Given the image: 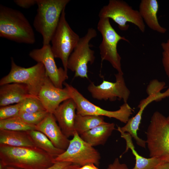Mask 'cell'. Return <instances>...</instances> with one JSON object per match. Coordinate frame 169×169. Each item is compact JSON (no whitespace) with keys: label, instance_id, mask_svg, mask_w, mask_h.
<instances>
[{"label":"cell","instance_id":"6da1fadb","mask_svg":"<svg viewBox=\"0 0 169 169\" xmlns=\"http://www.w3.org/2000/svg\"><path fill=\"white\" fill-rule=\"evenodd\" d=\"M54 158L37 147H15L0 144V162L19 169H44L55 162Z\"/></svg>","mask_w":169,"mask_h":169},{"label":"cell","instance_id":"7402d4cb","mask_svg":"<svg viewBox=\"0 0 169 169\" xmlns=\"http://www.w3.org/2000/svg\"><path fill=\"white\" fill-rule=\"evenodd\" d=\"M120 132L121 137L125 140L126 143V149L124 153L130 149L135 156L136 164L134 167L131 169H155L159 164L163 162L156 158H146L139 155L135 149L131 136L128 133Z\"/></svg>","mask_w":169,"mask_h":169},{"label":"cell","instance_id":"5b68a950","mask_svg":"<svg viewBox=\"0 0 169 169\" xmlns=\"http://www.w3.org/2000/svg\"><path fill=\"white\" fill-rule=\"evenodd\" d=\"M11 68L9 73L0 80V86L17 83L26 85L30 94L38 97V94L47 77L44 65L37 63L35 65L25 68L18 65L11 57Z\"/></svg>","mask_w":169,"mask_h":169},{"label":"cell","instance_id":"8fae6325","mask_svg":"<svg viewBox=\"0 0 169 169\" xmlns=\"http://www.w3.org/2000/svg\"><path fill=\"white\" fill-rule=\"evenodd\" d=\"M100 157L98 151L75 131L67 149L55 157L54 161L69 162L81 166L91 163L98 166Z\"/></svg>","mask_w":169,"mask_h":169},{"label":"cell","instance_id":"f546056e","mask_svg":"<svg viewBox=\"0 0 169 169\" xmlns=\"http://www.w3.org/2000/svg\"><path fill=\"white\" fill-rule=\"evenodd\" d=\"M166 84L164 82H160L156 79L152 80L149 84L146 89L148 95L153 94L159 93L165 88Z\"/></svg>","mask_w":169,"mask_h":169},{"label":"cell","instance_id":"1f68e13d","mask_svg":"<svg viewBox=\"0 0 169 169\" xmlns=\"http://www.w3.org/2000/svg\"><path fill=\"white\" fill-rule=\"evenodd\" d=\"M73 164L67 162L56 161L51 166L44 169H68Z\"/></svg>","mask_w":169,"mask_h":169},{"label":"cell","instance_id":"7c38bea8","mask_svg":"<svg viewBox=\"0 0 169 169\" xmlns=\"http://www.w3.org/2000/svg\"><path fill=\"white\" fill-rule=\"evenodd\" d=\"M115 75V82L103 79L99 85H96L92 82L89 85L88 90L93 98L111 101L118 99L123 100L124 103H127L130 92L126 85L123 74L117 73Z\"/></svg>","mask_w":169,"mask_h":169},{"label":"cell","instance_id":"e575fe53","mask_svg":"<svg viewBox=\"0 0 169 169\" xmlns=\"http://www.w3.org/2000/svg\"><path fill=\"white\" fill-rule=\"evenodd\" d=\"M155 169H169V163L163 162L159 164Z\"/></svg>","mask_w":169,"mask_h":169},{"label":"cell","instance_id":"9a60e30c","mask_svg":"<svg viewBox=\"0 0 169 169\" xmlns=\"http://www.w3.org/2000/svg\"><path fill=\"white\" fill-rule=\"evenodd\" d=\"M53 114L48 113L44 119L36 125V130L44 134L56 148L65 150L70 140L63 133Z\"/></svg>","mask_w":169,"mask_h":169},{"label":"cell","instance_id":"74e56055","mask_svg":"<svg viewBox=\"0 0 169 169\" xmlns=\"http://www.w3.org/2000/svg\"><path fill=\"white\" fill-rule=\"evenodd\" d=\"M166 118L168 120V121L169 122V116H168L167 117H166Z\"/></svg>","mask_w":169,"mask_h":169},{"label":"cell","instance_id":"30bf717a","mask_svg":"<svg viewBox=\"0 0 169 169\" xmlns=\"http://www.w3.org/2000/svg\"><path fill=\"white\" fill-rule=\"evenodd\" d=\"M97 35L96 30L88 29L87 33L79 40L70 55L67 69L74 72V77L88 79V64H92L95 59V51L90 49V42Z\"/></svg>","mask_w":169,"mask_h":169},{"label":"cell","instance_id":"e0dca14e","mask_svg":"<svg viewBox=\"0 0 169 169\" xmlns=\"http://www.w3.org/2000/svg\"><path fill=\"white\" fill-rule=\"evenodd\" d=\"M156 97L155 96L149 95L141 100L138 106L140 109L137 114L134 116L130 118L124 126L117 127V130L119 132L128 133L135 140L137 145L143 148L146 147V141L138 136L137 131L144 109L149 104L156 101Z\"/></svg>","mask_w":169,"mask_h":169},{"label":"cell","instance_id":"52a82bcc","mask_svg":"<svg viewBox=\"0 0 169 169\" xmlns=\"http://www.w3.org/2000/svg\"><path fill=\"white\" fill-rule=\"evenodd\" d=\"M63 84L68 90L71 98L75 103L77 114L105 116L126 124L133 113V110L127 103H124L115 111L105 110L91 103L71 85L65 82Z\"/></svg>","mask_w":169,"mask_h":169},{"label":"cell","instance_id":"f1b7e54d","mask_svg":"<svg viewBox=\"0 0 169 169\" xmlns=\"http://www.w3.org/2000/svg\"><path fill=\"white\" fill-rule=\"evenodd\" d=\"M161 46L162 49V64L169 80V38L166 41L161 43Z\"/></svg>","mask_w":169,"mask_h":169},{"label":"cell","instance_id":"7a4b0ae2","mask_svg":"<svg viewBox=\"0 0 169 169\" xmlns=\"http://www.w3.org/2000/svg\"><path fill=\"white\" fill-rule=\"evenodd\" d=\"M0 37L20 43L33 44V28L20 11L0 5Z\"/></svg>","mask_w":169,"mask_h":169},{"label":"cell","instance_id":"5bb4252c","mask_svg":"<svg viewBox=\"0 0 169 169\" xmlns=\"http://www.w3.org/2000/svg\"><path fill=\"white\" fill-rule=\"evenodd\" d=\"M46 111L53 114L63 102L71 98L67 89L56 87L47 76L38 95Z\"/></svg>","mask_w":169,"mask_h":169},{"label":"cell","instance_id":"4dcf8cb0","mask_svg":"<svg viewBox=\"0 0 169 169\" xmlns=\"http://www.w3.org/2000/svg\"><path fill=\"white\" fill-rule=\"evenodd\" d=\"M13 2L18 6L23 8H28L37 4V0H15Z\"/></svg>","mask_w":169,"mask_h":169},{"label":"cell","instance_id":"9c48e42d","mask_svg":"<svg viewBox=\"0 0 169 169\" xmlns=\"http://www.w3.org/2000/svg\"><path fill=\"white\" fill-rule=\"evenodd\" d=\"M100 18L112 19L118 25L119 29L126 31L129 27L127 22L136 26L142 33L145 25L138 11L133 9L125 2L120 0H110L107 5L103 7L98 15Z\"/></svg>","mask_w":169,"mask_h":169},{"label":"cell","instance_id":"484cf974","mask_svg":"<svg viewBox=\"0 0 169 169\" xmlns=\"http://www.w3.org/2000/svg\"><path fill=\"white\" fill-rule=\"evenodd\" d=\"M20 112L35 113L46 110L38 97L31 95L20 102Z\"/></svg>","mask_w":169,"mask_h":169},{"label":"cell","instance_id":"836d02e7","mask_svg":"<svg viewBox=\"0 0 169 169\" xmlns=\"http://www.w3.org/2000/svg\"><path fill=\"white\" fill-rule=\"evenodd\" d=\"M95 164L89 163L79 167L77 169H99Z\"/></svg>","mask_w":169,"mask_h":169},{"label":"cell","instance_id":"8d00e7d4","mask_svg":"<svg viewBox=\"0 0 169 169\" xmlns=\"http://www.w3.org/2000/svg\"><path fill=\"white\" fill-rule=\"evenodd\" d=\"M4 169H19L18 168H15L11 166H4Z\"/></svg>","mask_w":169,"mask_h":169},{"label":"cell","instance_id":"3957f363","mask_svg":"<svg viewBox=\"0 0 169 169\" xmlns=\"http://www.w3.org/2000/svg\"><path fill=\"white\" fill-rule=\"evenodd\" d=\"M37 13L33 25L43 37V45L50 44L63 10L69 0H37Z\"/></svg>","mask_w":169,"mask_h":169},{"label":"cell","instance_id":"603a6c76","mask_svg":"<svg viewBox=\"0 0 169 169\" xmlns=\"http://www.w3.org/2000/svg\"><path fill=\"white\" fill-rule=\"evenodd\" d=\"M35 145L55 158L65 150L56 147L43 133L36 130L27 131Z\"/></svg>","mask_w":169,"mask_h":169},{"label":"cell","instance_id":"44dd1931","mask_svg":"<svg viewBox=\"0 0 169 169\" xmlns=\"http://www.w3.org/2000/svg\"><path fill=\"white\" fill-rule=\"evenodd\" d=\"M0 144L15 147L36 146L27 131L5 130H0Z\"/></svg>","mask_w":169,"mask_h":169},{"label":"cell","instance_id":"4316f807","mask_svg":"<svg viewBox=\"0 0 169 169\" xmlns=\"http://www.w3.org/2000/svg\"><path fill=\"white\" fill-rule=\"evenodd\" d=\"M48 113L46 110L32 113L20 112L18 116L25 122L36 126L44 119Z\"/></svg>","mask_w":169,"mask_h":169},{"label":"cell","instance_id":"d590c367","mask_svg":"<svg viewBox=\"0 0 169 169\" xmlns=\"http://www.w3.org/2000/svg\"><path fill=\"white\" fill-rule=\"evenodd\" d=\"M80 166H81L73 164L68 169H77Z\"/></svg>","mask_w":169,"mask_h":169},{"label":"cell","instance_id":"2e32d148","mask_svg":"<svg viewBox=\"0 0 169 169\" xmlns=\"http://www.w3.org/2000/svg\"><path fill=\"white\" fill-rule=\"evenodd\" d=\"M76 110V104L71 98L61 103L53 113L63 133L68 138L73 136L75 132Z\"/></svg>","mask_w":169,"mask_h":169},{"label":"cell","instance_id":"ba28073f","mask_svg":"<svg viewBox=\"0 0 169 169\" xmlns=\"http://www.w3.org/2000/svg\"><path fill=\"white\" fill-rule=\"evenodd\" d=\"M97 28L102 38L99 46L101 61H108L118 73L123 74L121 66V58L118 52L117 46L120 40L128 43L129 41L116 32L111 25L109 18H100Z\"/></svg>","mask_w":169,"mask_h":169},{"label":"cell","instance_id":"d4e9b609","mask_svg":"<svg viewBox=\"0 0 169 169\" xmlns=\"http://www.w3.org/2000/svg\"><path fill=\"white\" fill-rule=\"evenodd\" d=\"M0 130L28 131L36 130V126L25 122L17 116L0 120Z\"/></svg>","mask_w":169,"mask_h":169},{"label":"cell","instance_id":"277c9868","mask_svg":"<svg viewBox=\"0 0 169 169\" xmlns=\"http://www.w3.org/2000/svg\"><path fill=\"white\" fill-rule=\"evenodd\" d=\"M146 135L150 156L169 163V122L166 117L158 111L154 112Z\"/></svg>","mask_w":169,"mask_h":169},{"label":"cell","instance_id":"cb8c5ba5","mask_svg":"<svg viewBox=\"0 0 169 169\" xmlns=\"http://www.w3.org/2000/svg\"><path fill=\"white\" fill-rule=\"evenodd\" d=\"M105 122L102 116L76 114L74 129L80 135Z\"/></svg>","mask_w":169,"mask_h":169},{"label":"cell","instance_id":"4fadbf2b","mask_svg":"<svg viewBox=\"0 0 169 169\" xmlns=\"http://www.w3.org/2000/svg\"><path fill=\"white\" fill-rule=\"evenodd\" d=\"M29 55L37 63L44 65L47 76L55 86L63 88L64 83L68 77L67 72L62 68L57 67L51 45H43L41 48L33 49Z\"/></svg>","mask_w":169,"mask_h":169},{"label":"cell","instance_id":"d6986e66","mask_svg":"<svg viewBox=\"0 0 169 169\" xmlns=\"http://www.w3.org/2000/svg\"><path fill=\"white\" fill-rule=\"evenodd\" d=\"M159 7L156 0H142L138 11L143 21L151 29L163 34L166 32V29L158 22L157 13Z\"/></svg>","mask_w":169,"mask_h":169},{"label":"cell","instance_id":"ac0fdd59","mask_svg":"<svg viewBox=\"0 0 169 169\" xmlns=\"http://www.w3.org/2000/svg\"><path fill=\"white\" fill-rule=\"evenodd\" d=\"M31 95H32L30 94L27 86L25 84L11 83L1 85L0 106L19 103Z\"/></svg>","mask_w":169,"mask_h":169},{"label":"cell","instance_id":"ffe728a7","mask_svg":"<svg viewBox=\"0 0 169 169\" xmlns=\"http://www.w3.org/2000/svg\"><path fill=\"white\" fill-rule=\"evenodd\" d=\"M115 129L114 123L106 122L79 135L83 140L94 147L104 145Z\"/></svg>","mask_w":169,"mask_h":169},{"label":"cell","instance_id":"8992f818","mask_svg":"<svg viewBox=\"0 0 169 169\" xmlns=\"http://www.w3.org/2000/svg\"><path fill=\"white\" fill-rule=\"evenodd\" d=\"M80 38L70 27L65 18V8L51 40V49L55 58L61 61L64 70L67 72L69 58L77 45Z\"/></svg>","mask_w":169,"mask_h":169},{"label":"cell","instance_id":"83f0119b","mask_svg":"<svg viewBox=\"0 0 169 169\" xmlns=\"http://www.w3.org/2000/svg\"><path fill=\"white\" fill-rule=\"evenodd\" d=\"M20 102L14 105L0 107V120L17 116L20 112Z\"/></svg>","mask_w":169,"mask_h":169},{"label":"cell","instance_id":"d6a6232c","mask_svg":"<svg viewBox=\"0 0 169 169\" xmlns=\"http://www.w3.org/2000/svg\"><path fill=\"white\" fill-rule=\"evenodd\" d=\"M107 169H129L124 163H121L118 158H116L113 162L110 164Z\"/></svg>","mask_w":169,"mask_h":169}]
</instances>
